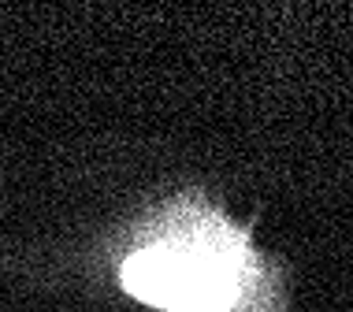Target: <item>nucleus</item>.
<instances>
[{"label":"nucleus","instance_id":"obj_1","mask_svg":"<svg viewBox=\"0 0 353 312\" xmlns=\"http://www.w3.org/2000/svg\"><path fill=\"white\" fill-rule=\"evenodd\" d=\"M93 275L152 312H290V264L208 186L141 201L93 245Z\"/></svg>","mask_w":353,"mask_h":312}]
</instances>
